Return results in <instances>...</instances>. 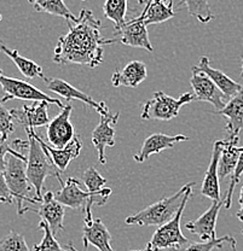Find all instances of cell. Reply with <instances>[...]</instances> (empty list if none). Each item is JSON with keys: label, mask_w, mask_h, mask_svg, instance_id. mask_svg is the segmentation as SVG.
Wrapping results in <instances>:
<instances>
[{"label": "cell", "mask_w": 243, "mask_h": 251, "mask_svg": "<svg viewBox=\"0 0 243 251\" xmlns=\"http://www.w3.org/2000/svg\"><path fill=\"white\" fill-rule=\"evenodd\" d=\"M69 30L57 41L54 52L56 64H81L96 68L103 62L106 39L102 38V22L91 10L82 9Z\"/></svg>", "instance_id": "1"}, {"label": "cell", "mask_w": 243, "mask_h": 251, "mask_svg": "<svg viewBox=\"0 0 243 251\" xmlns=\"http://www.w3.org/2000/svg\"><path fill=\"white\" fill-rule=\"evenodd\" d=\"M4 176L7 187L17 204V214L25 215L27 211L33 210L35 204H40L41 200L36 196L35 188L30 184L27 176V155L15 150L7 153Z\"/></svg>", "instance_id": "2"}, {"label": "cell", "mask_w": 243, "mask_h": 251, "mask_svg": "<svg viewBox=\"0 0 243 251\" xmlns=\"http://www.w3.org/2000/svg\"><path fill=\"white\" fill-rule=\"evenodd\" d=\"M26 132L28 135L27 176L30 184L35 188L36 196L43 200V187L46 177L54 176L59 181L61 186L64 181L61 177V172L54 166L51 157L35 138L34 128H26Z\"/></svg>", "instance_id": "3"}, {"label": "cell", "mask_w": 243, "mask_h": 251, "mask_svg": "<svg viewBox=\"0 0 243 251\" xmlns=\"http://www.w3.org/2000/svg\"><path fill=\"white\" fill-rule=\"evenodd\" d=\"M195 186V182H189L184 185L178 192L173 196L164 197L159 202L146 206L145 209L140 210L139 213L135 215L129 216L125 222L127 225H138V226H161L166 224L169 220L174 218L177 211L179 210L183 201L188 193L192 192V187Z\"/></svg>", "instance_id": "4"}, {"label": "cell", "mask_w": 243, "mask_h": 251, "mask_svg": "<svg viewBox=\"0 0 243 251\" xmlns=\"http://www.w3.org/2000/svg\"><path fill=\"white\" fill-rule=\"evenodd\" d=\"M196 100L194 93H183L179 98H173L166 93L155 92L153 98L149 99L143 105L142 119L143 120H160V121H169L179 115L180 109L188 103Z\"/></svg>", "instance_id": "5"}, {"label": "cell", "mask_w": 243, "mask_h": 251, "mask_svg": "<svg viewBox=\"0 0 243 251\" xmlns=\"http://www.w3.org/2000/svg\"><path fill=\"white\" fill-rule=\"evenodd\" d=\"M191 193L192 192H190L185 196L184 201H183L182 205H180L179 210L177 211L174 218L169 220L166 224L158 227L155 233L151 237L150 242L148 243L149 247H151L156 251H160L163 249L176 250L184 247L185 244H188V243L190 242V240L188 239V238H185L184 234H183L180 222H182L183 213H184V209L185 206H187V203L188 201H189Z\"/></svg>", "instance_id": "6"}, {"label": "cell", "mask_w": 243, "mask_h": 251, "mask_svg": "<svg viewBox=\"0 0 243 251\" xmlns=\"http://www.w3.org/2000/svg\"><path fill=\"white\" fill-rule=\"evenodd\" d=\"M0 87H1L4 97L0 99V103H5L12 99H21V100H32V101H48L50 104H56L59 109L63 108V104L57 98L50 97L49 94L44 93L35 86L30 85L29 82L17 78L5 76L0 69Z\"/></svg>", "instance_id": "7"}, {"label": "cell", "mask_w": 243, "mask_h": 251, "mask_svg": "<svg viewBox=\"0 0 243 251\" xmlns=\"http://www.w3.org/2000/svg\"><path fill=\"white\" fill-rule=\"evenodd\" d=\"M146 27L148 25H145L144 14L142 12L138 17L126 21L120 28H115L114 39H111L110 44L121 43L126 46L138 47L153 52L154 49L149 40Z\"/></svg>", "instance_id": "8"}, {"label": "cell", "mask_w": 243, "mask_h": 251, "mask_svg": "<svg viewBox=\"0 0 243 251\" xmlns=\"http://www.w3.org/2000/svg\"><path fill=\"white\" fill-rule=\"evenodd\" d=\"M73 106L65 104L61 112L46 126V138L50 145L54 149H62L75 138V130L70 122Z\"/></svg>", "instance_id": "9"}, {"label": "cell", "mask_w": 243, "mask_h": 251, "mask_svg": "<svg viewBox=\"0 0 243 251\" xmlns=\"http://www.w3.org/2000/svg\"><path fill=\"white\" fill-rule=\"evenodd\" d=\"M44 81H45L46 85H48L49 91H51L52 93L57 94V96L62 97V98H64L67 101L80 100L82 101V103H85L86 105L95 109L99 115L110 114L109 108L107 106V104L104 103V101L98 103V101L93 100L88 94L83 93L82 91L78 90V88H75L74 86H72L70 83L65 82L64 80H61V78H56V77H52V78L46 77Z\"/></svg>", "instance_id": "10"}, {"label": "cell", "mask_w": 243, "mask_h": 251, "mask_svg": "<svg viewBox=\"0 0 243 251\" xmlns=\"http://www.w3.org/2000/svg\"><path fill=\"white\" fill-rule=\"evenodd\" d=\"M120 112L108 115H101L99 125L92 132V144L98 153V161L101 164L107 163L106 148H113L115 145V128Z\"/></svg>", "instance_id": "11"}, {"label": "cell", "mask_w": 243, "mask_h": 251, "mask_svg": "<svg viewBox=\"0 0 243 251\" xmlns=\"http://www.w3.org/2000/svg\"><path fill=\"white\" fill-rule=\"evenodd\" d=\"M190 85H191L192 93H194L196 100L208 101L216 110H220L225 106L224 99L226 97L205 73L192 72Z\"/></svg>", "instance_id": "12"}, {"label": "cell", "mask_w": 243, "mask_h": 251, "mask_svg": "<svg viewBox=\"0 0 243 251\" xmlns=\"http://www.w3.org/2000/svg\"><path fill=\"white\" fill-rule=\"evenodd\" d=\"M224 204H225V197L223 200L213 201L212 205L200 218L185 224V227H187L188 231L191 232L192 234L197 235L202 242L216 239V220H218L219 211H220L221 206Z\"/></svg>", "instance_id": "13"}, {"label": "cell", "mask_w": 243, "mask_h": 251, "mask_svg": "<svg viewBox=\"0 0 243 251\" xmlns=\"http://www.w3.org/2000/svg\"><path fill=\"white\" fill-rule=\"evenodd\" d=\"M81 181L85 184L88 192L92 195L91 196L90 205L83 211L86 218H90V216H92L93 205L101 206L107 203V201L109 200L111 195V188L104 187V185L107 184L106 177L102 176L93 167H90V168L83 172L82 176H81Z\"/></svg>", "instance_id": "14"}, {"label": "cell", "mask_w": 243, "mask_h": 251, "mask_svg": "<svg viewBox=\"0 0 243 251\" xmlns=\"http://www.w3.org/2000/svg\"><path fill=\"white\" fill-rule=\"evenodd\" d=\"M35 211L41 220L48 222L52 233L54 235H57L64 229V205L56 200L54 193H52L51 191L44 193L40 205L38 209H35Z\"/></svg>", "instance_id": "15"}, {"label": "cell", "mask_w": 243, "mask_h": 251, "mask_svg": "<svg viewBox=\"0 0 243 251\" xmlns=\"http://www.w3.org/2000/svg\"><path fill=\"white\" fill-rule=\"evenodd\" d=\"M48 101H34L32 105H25L21 109H12V116L23 128H35L48 126L51 121L49 116Z\"/></svg>", "instance_id": "16"}, {"label": "cell", "mask_w": 243, "mask_h": 251, "mask_svg": "<svg viewBox=\"0 0 243 251\" xmlns=\"http://www.w3.org/2000/svg\"><path fill=\"white\" fill-rule=\"evenodd\" d=\"M189 139L190 138L184 134L168 135L163 134V133H155V134H151L146 138L140 150L135 153L133 158L138 163H143L150 156L160 153L161 151L167 150V149H172L177 143L188 141Z\"/></svg>", "instance_id": "17"}, {"label": "cell", "mask_w": 243, "mask_h": 251, "mask_svg": "<svg viewBox=\"0 0 243 251\" xmlns=\"http://www.w3.org/2000/svg\"><path fill=\"white\" fill-rule=\"evenodd\" d=\"M83 248L93 245L99 251H114L111 248V234L101 219L83 220L82 228Z\"/></svg>", "instance_id": "18"}, {"label": "cell", "mask_w": 243, "mask_h": 251, "mask_svg": "<svg viewBox=\"0 0 243 251\" xmlns=\"http://www.w3.org/2000/svg\"><path fill=\"white\" fill-rule=\"evenodd\" d=\"M216 114L226 120L227 139H240V133L243 128V88L236 96L229 99L223 109L216 110Z\"/></svg>", "instance_id": "19"}, {"label": "cell", "mask_w": 243, "mask_h": 251, "mask_svg": "<svg viewBox=\"0 0 243 251\" xmlns=\"http://www.w3.org/2000/svg\"><path fill=\"white\" fill-rule=\"evenodd\" d=\"M223 146H224V140H218L214 143L210 166H208L207 171H206L205 179H203L202 186H201V195L210 198L212 201L221 200L220 184H219L220 179H219V174H218V166H219V158H220V153H221V150H223Z\"/></svg>", "instance_id": "20"}, {"label": "cell", "mask_w": 243, "mask_h": 251, "mask_svg": "<svg viewBox=\"0 0 243 251\" xmlns=\"http://www.w3.org/2000/svg\"><path fill=\"white\" fill-rule=\"evenodd\" d=\"M80 181L75 177H68L67 181L62 185V188L54 193V197L64 206L72 209H81L86 210L90 205L91 193L88 191H82L79 187Z\"/></svg>", "instance_id": "21"}, {"label": "cell", "mask_w": 243, "mask_h": 251, "mask_svg": "<svg viewBox=\"0 0 243 251\" xmlns=\"http://www.w3.org/2000/svg\"><path fill=\"white\" fill-rule=\"evenodd\" d=\"M191 72L205 73V74L218 86V88L224 93L226 99H231L232 97L236 96V94L243 88L241 83L232 80L231 77H229L226 74H224L221 70L212 68L210 64V58L206 56L201 57L198 64L192 67Z\"/></svg>", "instance_id": "22"}, {"label": "cell", "mask_w": 243, "mask_h": 251, "mask_svg": "<svg viewBox=\"0 0 243 251\" xmlns=\"http://www.w3.org/2000/svg\"><path fill=\"white\" fill-rule=\"evenodd\" d=\"M35 138L38 139L40 145L43 146L44 149L46 150V152L49 153V156L51 157V159L54 161V166L58 168V171L61 173H63L65 169L68 168L70 162L73 159L77 158L78 156L80 155V151L82 149V141H81L79 138L75 135V138L70 141L68 145H65L64 148L62 149H54L52 148L51 145H48L35 132Z\"/></svg>", "instance_id": "23"}, {"label": "cell", "mask_w": 243, "mask_h": 251, "mask_svg": "<svg viewBox=\"0 0 243 251\" xmlns=\"http://www.w3.org/2000/svg\"><path fill=\"white\" fill-rule=\"evenodd\" d=\"M148 76L145 63L140 61L130 62L122 70H117L111 76L114 87L135 88Z\"/></svg>", "instance_id": "24"}, {"label": "cell", "mask_w": 243, "mask_h": 251, "mask_svg": "<svg viewBox=\"0 0 243 251\" xmlns=\"http://www.w3.org/2000/svg\"><path fill=\"white\" fill-rule=\"evenodd\" d=\"M138 4L144 5V21L146 25H160L174 17L172 0H139Z\"/></svg>", "instance_id": "25"}, {"label": "cell", "mask_w": 243, "mask_h": 251, "mask_svg": "<svg viewBox=\"0 0 243 251\" xmlns=\"http://www.w3.org/2000/svg\"><path fill=\"white\" fill-rule=\"evenodd\" d=\"M239 141L240 139L224 140L218 166V174L220 180H224L226 176L231 175L236 168L237 161L243 151V146H239Z\"/></svg>", "instance_id": "26"}, {"label": "cell", "mask_w": 243, "mask_h": 251, "mask_svg": "<svg viewBox=\"0 0 243 251\" xmlns=\"http://www.w3.org/2000/svg\"><path fill=\"white\" fill-rule=\"evenodd\" d=\"M0 52L6 54L16 64V67L23 76L28 78H43V80L46 78L40 65H38L35 62L30 61V59L26 58V57L21 56L17 50L9 49L1 40H0Z\"/></svg>", "instance_id": "27"}, {"label": "cell", "mask_w": 243, "mask_h": 251, "mask_svg": "<svg viewBox=\"0 0 243 251\" xmlns=\"http://www.w3.org/2000/svg\"><path fill=\"white\" fill-rule=\"evenodd\" d=\"M28 1L38 12H46L57 17H63L67 22H74L78 18L65 5L64 0H28Z\"/></svg>", "instance_id": "28"}, {"label": "cell", "mask_w": 243, "mask_h": 251, "mask_svg": "<svg viewBox=\"0 0 243 251\" xmlns=\"http://www.w3.org/2000/svg\"><path fill=\"white\" fill-rule=\"evenodd\" d=\"M225 244H229L231 249H236V239L231 235H224V237L201 243H192L190 240L184 247L172 251H213L214 249H223Z\"/></svg>", "instance_id": "29"}, {"label": "cell", "mask_w": 243, "mask_h": 251, "mask_svg": "<svg viewBox=\"0 0 243 251\" xmlns=\"http://www.w3.org/2000/svg\"><path fill=\"white\" fill-rule=\"evenodd\" d=\"M127 0H106L103 12L108 20L113 21L115 28H120L126 22Z\"/></svg>", "instance_id": "30"}, {"label": "cell", "mask_w": 243, "mask_h": 251, "mask_svg": "<svg viewBox=\"0 0 243 251\" xmlns=\"http://www.w3.org/2000/svg\"><path fill=\"white\" fill-rule=\"evenodd\" d=\"M182 5L198 22L208 23L214 18L208 0H182Z\"/></svg>", "instance_id": "31"}, {"label": "cell", "mask_w": 243, "mask_h": 251, "mask_svg": "<svg viewBox=\"0 0 243 251\" xmlns=\"http://www.w3.org/2000/svg\"><path fill=\"white\" fill-rule=\"evenodd\" d=\"M38 227L40 229H43L44 237L39 244L34 245L33 251H65L62 249L61 245L58 244V242H57L56 239V235L52 233L48 222L41 220V221L39 222Z\"/></svg>", "instance_id": "32"}, {"label": "cell", "mask_w": 243, "mask_h": 251, "mask_svg": "<svg viewBox=\"0 0 243 251\" xmlns=\"http://www.w3.org/2000/svg\"><path fill=\"white\" fill-rule=\"evenodd\" d=\"M0 251H32L28 248L25 237L11 231L0 239Z\"/></svg>", "instance_id": "33"}, {"label": "cell", "mask_w": 243, "mask_h": 251, "mask_svg": "<svg viewBox=\"0 0 243 251\" xmlns=\"http://www.w3.org/2000/svg\"><path fill=\"white\" fill-rule=\"evenodd\" d=\"M15 122L11 110H7L0 103V138L9 139V135L15 130Z\"/></svg>", "instance_id": "34"}, {"label": "cell", "mask_w": 243, "mask_h": 251, "mask_svg": "<svg viewBox=\"0 0 243 251\" xmlns=\"http://www.w3.org/2000/svg\"><path fill=\"white\" fill-rule=\"evenodd\" d=\"M243 174V151L240 155L239 161H237L236 168H235L234 173L231 174V180H230V186L227 188V192L225 195V208L230 209L231 208V203H232V196H234V191L235 187L237 186V184L240 182V179H241V175Z\"/></svg>", "instance_id": "35"}, {"label": "cell", "mask_w": 243, "mask_h": 251, "mask_svg": "<svg viewBox=\"0 0 243 251\" xmlns=\"http://www.w3.org/2000/svg\"><path fill=\"white\" fill-rule=\"evenodd\" d=\"M0 201L6 204H11L14 202V197H12L11 192L7 187L6 180H5L4 172L1 171H0Z\"/></svg>", "instance_id": "36"}, {"label": "cell", "mask_w": 243, "mask_h": 251, "mask_svg": "<svg viewBox=\"0 0 243 251\" xmlns=\"http://www.w3.org/2000/svg\"><path fill=\"white\" fill-rule=\"evenodd\" d=\"M15 149L11 145H9L7 139L0 138V171L4 172L5 164H6V156L7 153H12Z\"/></svg>", "instance_id": "37"}, {"label": "cell", "mask_w": 243, "mask_h": 251, "mask_svg": "<svg viewBox=\"0 0 243 251\" xmlns=\"http://www.w3.org/2000/svg\"><path fill=\"white\" fill-rule=\"evenodd\" d=\"M65 249H67L65 251H79V250L77 249V248L74 247V245L72 244V243H69V244H67V247H65Z\"/></svg>", "instance_id": "38"}, {"label": "cell", "mask_w": 243, "mask_h": 251, "mask_svg": "<svg viewBox=\"0 0 243 251\" xmlns=\"http://www.w3.org/2000/svg\"><path fill=\"white\" fill-rule=\"evenodd\" d=\"M236 216H237V219L240 220V221H242V222H243V206H242L241 209H240L239 211H237Z\"/></svg>", "instance_id": "39"}, {"label": "cell", "mask_w": 243, "mask_h": 251, "mask_svg": "<svg viewBox=\"0 0 243 251\" xmlns=\"http://www.w3.org/2000/svg\"><path fill=\"white\" fill-rule=\"evenodd\" d=\"M239 204H240V206H243V186H242V188H241V193H240V198H239Z\"/></svg>", "instance_id": "40"}, {"label": "cell", "mask_w": 243, "mask_h": 251, "mask_svg": "<svg viewBox=\"0 0 243 251\" xmlns=\"http://www.w3.org/2000/svg\"><path fill=\"white\" fill-rule=\"evenodd\" d=\"M131 251H156V250H154L153 248H151V247H149V245L146 244V247H145L144 249H143V250H131Z\"/></svg>", "instance_id": "41"}, {"label": "cell", "mask_w": 243, "mask_h": 251, "mask_svg": "<svg viewBox=\"0 0 243 251\" xmlns=\"http://www.w3.org/2000/svg\"><path fill=\"white\" fill-rule=\"evenodd\" d=\"M242 76H243V56H242Z\"/></svg>", "instance_id": "42"}, {"label": "cell", "mask_w": 243, "mask_h": 251, "mask_svg": "<svg viewBox=\"0 0 243 251\" xmlns=\"http://www.w3.org/2000/svg\"><path fill=\"white\" fill-rule=\"evenodd\" d=\"M1 18H2V17H1V15H0V21H1Z\"/></svg>", "instance_id": "43"}, {"label": "cell", "mask_w": 243, "mask_h": 251, "mask_svg": "<svg viewBox=\"0 0 243 251\" xmlns=\"http://www.w3.org/2000/svg\"><path fill=\"white\" fill-rule=\"evenodd\" d=\"M81 1H85V0H81Z\"/></svg>", "instance_id": "44"}, {"label": "cell", "mask_w": 243, "mask_h": 251, "mask_svg": "<svg viewBox=\"0 0 243 251\" xmlns=\"http://www.w3.org/2000/svg\"><path fill=\"white\" fill-rule=\"evenodd\" d=\"M242 234H243V229H242Z\"/></svg>", "instance_id": "45"}, {"label": "cell", "mask_w": 243, "mask_h": 251, "mask_svg": "<svg viewBox=\"0 0 243 251\" xmlns=\"http://www.w3.org/2000/svg\"><path fill=\"white\" fill-rule=\"evenodd\" d=\"M0 203H2V202H1V201H0Z\"/></svg>", "instance_id": "46"}, {"label": "cell", "mask_w": 243, "mask_h": 251, "mask_svg": "<svg viewBox=\"0 0 243 251\" xmlns=\"http://www.w3.org/2000/svg\"><path fill=\"white\" fill-rule=\"evenodd\" d=\"M164 1H167V0H164Z\"/></svg>", "instance_id": "47"}]
</instances>
